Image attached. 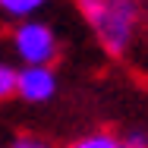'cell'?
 Returning a JSON list of instances; mask_svg holds the SVG:
<instances>
[{"mask_svg": "<svg viewBox=\"0 0 148 148\" xmlns=\"http://www.w3.org/2000/svg\"><path fill=\"white\" fill-rule=\"evenodd\" d=\"M79 10L95 25L107 51L120 54L129 44L132 25H136V3L132 0H79Z\"/></svg>", "mask_w": 148, "mask_h": 148, "instance_id": "6da1fadb", "label": "cell"}, {"mask_svg": "<svg viewBox=\"0 0 148 148\" xmlns=\"http://www.w3.org/2000/svg\"><path fill=\"white\" fill-rule=\"evenodd\" d=\"M13 47L25 66H51L57 57V38L41 22H22L13 32Z\"/></svg>", "mask_w": 148, "mask_h": 148, "instance_id": "7a4b0ae2", "label": "cell"}, {"mask_svg": "<svg viewBox=\"0 0 148 148\" xmlns=\"http://www.w3.org/2000/svg\"><path fill=\"white\" fill-rule=\"evenodd\" d=\"M54 91H57V79L51 73V66H25V69H19V88H16L19 98H25L32 104H41V101L54 98Z\"/></svg>", "mask_w": 148, "mask_h": 148, "instance_id": "3957f363", "label": "cell"}, {"mask_svg": "<svg viewBox=\"0 0 148 148\" xmlns=\"http://www.w3.org/2000/svg\"><path fill=\"white\" fill-rule=\"evenodd\" d=\"M69 148H129V145L120 142L117 136H110V132H95V136L79 139L76 145H69Z\"/></svg>", "mask_w": 148, "mask_h": 148, "instance_id": "277c9868", "label": "cell"}, {"mask_svg": "<svg viewBox=\"0 0 148 148\" xmlns=\"http://www.w3.org/2000/svg\"><path fill=\"white\" fill-rule=\"evenodd\" d=\"M16 88H19V69L0 60V101L13 98V95H16Z\"/></svg>", "mask_w": 148, "mask_h": 148, "instance_id": "5b68a950", "label": "cell"}, {"mask_svg": "<svg viewBox=\"0 0 148 148\" xmlns=\"http://www.w3.org/2000/svg\"><path fill=\"white\" fill-rule=\"evenodd\" d=\"M38 6H44V0H0V10L10 16H29Z\"/></svg>", "mask_w": 148, "mask_h": 148, "instance_id": "8992f818", "label": "cell"}, {"mask_svg": "<svg viewBox=\"0 0 148 148\" xmlns=\"http://www.w3.org/2000/svg\"><path fill=\"white\" fill-rule=\"evenodd\" d=\"M13 148H47L44 142H38V139H29V136H22V139H16V145Z\"/></svg>", "mask_w": 148, "mask_h": 148, "instance_id": "52a82bcc", "label": "cell"}]
</instances>
